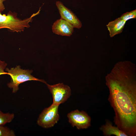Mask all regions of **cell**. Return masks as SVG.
<instances>
[{"label":"cell","instance_id":"7a4b0ae2","mask_svg":"<svg viewBox=\"0 0 136 136\" xmlns=\"http://www.w3.org/2000/svg\"><path fill=\"white\" fill-rule=\"evenodd\" d=\"M41 8L37 13L23 20L18 18L17 14L15 12L9 11L6 15H2L0 12V29L7 28L12 32H20L23 31L25 28L30 27L29 23L32 22L33 17L39 14Z\"/></svg>","mask_w":136,"mask_h":136},{"label":"cell","instance_id":"9a60e30c","mask_svg":"<svg viewBox=\"0 0 136 136\" xmlns=\"http://www.w3.org/2000/svg\"><path fill=\"white\" fill-rule=\"evenodd\" d=\"M6 0H0V12L3 11L5 9V7L3 2Z\"/></svg>","mask_w":136,"mask_h":136},{"label":"cell","instance_id":"4fadbf2b","mask_svg":"<svg viewBox=\"0 0 136 136\" xmlns=\"http://www.w3.org/2000/svg\"><path fill=\"white\" fill-rule=\"evenodd\" d=\"M122 20L126 21L128 20L136 18V10L127 12L122 15L120 17Z\"/></svg>","mask_w":136,"mask_h":136},{"label":"cell","instance_id":"8992f818","mask_svg":"<svg viewBox=\"0 0 136 136\" xmlns=\"http://www.w3.org/2000/svg\"><path fill=\"white\" fill-rule=\"evenodd\" d=\"M67 117L73 127L76 126L78 129L86 128L90 125V118L83 111L78 110L72 111L68 113Z\"/></svg>","mask_w":136,"mask_h":136},{"label":"cell","instance_id":"3957f363","mask_svg":"<svg viewBox=\"0 0 136 136\" xmlns=\"http://www.w3.org/2000/svg\"><path fill=\"white\" fill-rule=\"evenodd\" d=\"M20 66L9 69L7 68L6 71L7 74L10 75L11 79L7 84L8 87L12 89V92L15 93L19 89V85L21 83L28 81L34 80L40 81L45 84L46 82L43 80L39 79L34 77L31 75L32 71L24 70L21 69Z\"/></svg>","mask_w":136,"mask_h":136},{"label":"cell","instance_id":"7c38bea8","mask_svg":"<svg viewBox=\"0 0 136 136\" xmlns=\"http://www.w3.org/2000/svg\"><path fill=\"white\" fill-rule=\"evenodd\" d=\"M14 131L7 127L0 125V136H15Z\"/></svg>","mask_w":136,"mask_h":136},{"label":"cell","instance_id":"277c9868","mask_svg":"<svg viewBox=\"0 0 136 136\" xmlns=\"http://www.w3.org/2000/svg\"><path fill=\"white\" fill-rule=\"evenodd\" d=\"M59 106L52 103L49 107L45 108L38 118V124L45 128L53 126L59 118L58 112Z\"/></svg>","mask_w":136,"mask_h":136},{"label":"cell","instance_id":"30bf717a","mask_svg":"<svg viewBox=\"0 0 136 136\" xmlns=\"http://www.w3.org/2000/svg\"><path fill=\"white\" fill-rule=\"evenodd\" d=\"M103 129V131L107 135L113 134L118 136H127L117 127L113 126L109 123H107L104 127Z\"/></svg>","mask_w":136,"mask_h":136},{"label":"cell","instance_id":"5b68a950","mask_svg":"<svg viewBox=\"0 0 136 136\" xmlns=\"http://www.w3.org/2000/svg\"><path fill=\"white\" fill-rule=\"evenodd\" d=\"M46 84L52 95L53 104L59 105L66 101L71 95L70 87L62 83L52 85Z\"/></svg>","mask_w":136,"mask_h":136},{"label":"cell","instance_id":"6da1fadb","mask_svg":"<svg viewBox=\"0 0 136 136\" xmlns=\"http://www.w3.org/2000/svg\"><path fill=\"white\" fill-rule=\"evenodd\" d=\"M136 66L129 60L119 61L105 77L123 125L129 127L136 121Z\"/></svg>","mask_w":136,"mask_h":136},{"label":"cell","instance_id":"52a82bcc","mask_svg":"<svg viewBox=\"0 0 136 136\" xmlns=\"http://www.w3.org/2000/svg\"><path fill=\"white\" fill-rule=\"evenodd\" d=\"M56 4L61 16V18L71 24L74 28H80L82 24L77 16L70 10L63 5L61 2H56Z\"/></svg>","mask_w":136,"mask_h":136},{"label":"cell","instance_id":"ba28073f","mask_svg":"<svg viewBox=\"0 0 136 136\" xmlns=\"http://www.w3.org/2000/svg\"><path fill=\"white\" fill-rule=\"evenodd\" d=\"M74 27L66 21L60 18L56 20L52 26L53 32L62 36H70L74 31Z\"/></svg>","mask_w":136,"mask_h":136},{"label":"cell","instance_id":"5bb4252c","mask_svg":"<svg viewBox=\"0 0 136 136\" xmlns=\"http://www.w3.org/2000/svg\"><path fill=\"white\" fill-rule=\"evenodd\" d=\"M7 64L4 61L0 60V75L2 74H7V73L4 71V70Z\"/></svg>","mask_w":136,"mask_h":136},{"label":"cell","instance_id":"8fae6325","mask_svg":"<svg viewBox=\"0 0 136 136\" xmlns=\"http://www.w3.org/2000/svg\"><path fill=\"white\" fill-rule=\"evenodd\" d=\"M14 117L13 113H4L0 110V125L11 122Z\"/></svg>","mask_w":136,"mask_h":136},{"label":"cell","instance_id":"9c48e42d","mask_svg":"<svg viewBox=\"0 0 136 136\" xmlns=\"http://www.w3.org/2000/svg\"><path fill=\"white\" fill-rule=\"evenodd\" d=\"M126 21L120 17L114 21L110 22L106 25L108 30L109 32V35L111 38L121 33L124 28Z\"/></svg>","mask_w":136,"mask_h":136}]
</instances>
